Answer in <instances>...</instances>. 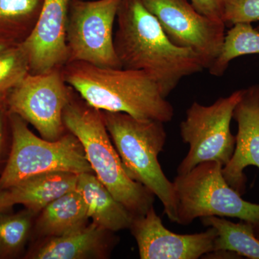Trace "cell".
I'll use <instances>...</instances> for the list:
<instances>
[{"mask_svg": "<svg viewBox=\"0 0 259 259\" xmlns=\"http://www.w3.org/2000/svg\"><path fill=\"white\" fill-rule=\"evenodd\" d=\"M3 115H2V112H1V110H0V149H1L2 141H3Z\"/></svg>", "mask_w": 259, "mask_h": 259, "instance_id": "4316f807", "label": "cell"}, {"mask_svg": "<svg viewBox=\"0 0 259 259\" xmlns=\"http://www.w3.org/2000/svg\"><path fill=\"white\" fill-rule=\"evenodd\" d=\"M2 213V212H1ZM0 213V255L15 254L23 248L28 238L32 214L29 210L15 214Z\"/></svg>", "mask_w": 259, "mask_h": 259, "instance_id": "7402d4cb", "label": "cell"}, {"mask_svg": "<svg viewBox=\"0 0 259 259\" xmlns=\"http://www.w3.org/2000/svg\"><path fill=\"white\" fill-rule=\"evenodd\" d=\"M116 20L114 45L122 69L146 73L166 98L181 80L204 69L195 52L168 39L141 0H121Z\"/></svg>", "mask_w": 259, "mask_h": 259, "instance_id": "6da1fadb", "label": "cell"}, {"mask_svg": "<svg viewBox=\"0 0 259 259\" xmlns=\"http://www.w3.org/2000/svg\"><path fill=\"white\" fill-rule=\"evenodd\" d=\"M86 205L79 191L61 196L47 206L37 220V230L42 236L57 237L88 224Z\"/></svg>", "mask_w": 259, "mask_h": 259, "instance_id": "e0dca14e", "label": "cell"}, {"mask_svg": "<svg viewBox=\"0 0 259 259\" xmlns=\"http://www.w3.org/2000/svg\"><path fill=\"white\" fill-rule=\"evenodd\" d=\"M141 259H197L213 250L217 232L177 234L163 226L161 218L151 207L143 215L134 217L130 227Z\"/></svg>", "mask_w": 259, "mask_h": 259, "instance_id": "8fae6325", "label": "cell"}, {"mask_svg": "<svg viewBox=\"0 0 259 259\" xmlns=\"http://www.w3.org/2000/svg\"><path fill=\"white\" fill-rule=\"evenodd\" d=\"M72 94L62 69L44 74L29 73L10 93L6 105L10 113L33 126L42 139L56 141L66 128L63 114Z\"/></svg>", "mask_w": 259, "mask_h": 259, "instance_id": "9c48e42d", "label": "cell"}, {"mask_svg": "<svg viewBox=\"0 0 259 259\" xmlns=\"http://www.w3.org/2000/svg\"><path fill=\"white\" fill-rule=\"evenodd\" d=\"M79 175L54 171L30 177L9 189L14 204H21L37 213L61 196L76 190Z\"/></svg>", "mask_w": 259, "mask_h": 259, "instance_id": "2e32d148", "label": "cell"}, {"mask_svg": "<svg viewBox=\"0 0 259 259\" xmlns=\"http://www.w3.org/2000/svg\"><path fill=\"white\" fill-rule=\"evenodd\" d=\"M44 0H0V37L25 40L35 26Z\"/></svg>", "mask_w": 259, "mask_h": 259, "instance_id": "d6986e66", "label": "cell"}, {"mask_svg": "<svg viewBox=\"0 0 259 259\" xmlns=\"http://www.w3.org/2000/svg\"><path fill=\"white\" fill-rule=\"evenodd\" d=\"M102 112L127 175L156 196L168 219L177 223L173 182L167 179L158 160L166 141L163 122L136 118L124 112Z\"/></svg>", "mask_w": 259, "mask_h": 259, "instance_id": "277c9868", "label": "cell"}, {"mask_svg": "<svg viewBox=\"0 0 259 259\" xmlns=\"http://www.w3.org/2000/svg\"><path fill=\"white\" fill-rule=\"evenodd\" d=\"M253 229H254L255 237L259 240V223L256 225H253Z\"/></svg>", "mask_w": 259, "mask_h": 259, "instance_id": "83f0119b", "label": "cell"}, {"mask_svg": "<svg viewBox=\"0 0 259 259\" xmlns=\"http://www.w3.org/2000/svg\"><path fill=\"white\" fill-rule=\"evenodd\" d=\"M175 45L190 49L209 69L221 54L226 27L199 13L188 0H141Z\"/></svg>", "mask_w": 259, "mask_h": 259, "instance_id": "30bf717a", "label": "cell"}, {"mask_svg": "<svg viewBox=\"0 0 259 259\" xmlns=\"http://www.w3.org/2000/svg\"><path fill=\"white\" fill-rule=\"evenodd\" d=\"M76 190L82 197L89 219L97 226L112 233L130 228L134 215L114 198L93 172L79 175Z\"/></svg>", "mask_w": 259, "mask_h": 259, "instance_id": "9a60e30c", "label": "cell"}, {"mask_svg": "<svg viewBox=\"0 0 259 259\" xmlns=\"http://www.w3.org/2000/svg\"><path fill=\"white\" fill-rule=\"evenodd\" d=\"M223 20L231 27L259 21V0H224Z\"/></svg>", "mask_w": 259, "mask_h": 259, "instance_id": "603a6c76", "label": "cell"}, {"mask_svg": "<svg viewBox=\"0 0 259 259\" xmlns=\"http://www.w3.org/2000/svg\"><path fill=\"white\" fill-rule=\"evenodd\" d=\"M65 127L79 140L98 180L134 217L153 207L155 195L126 173L102 111L76 100L74 92L63 114Z\"/></svg>", "mask_w": 259, "mask_h": 259, "instance_id": "3957f363", "label": "cell"}, {"mask_svg": "<svg viewBox=\"0 0 259 259\" xmlns=\"http://www.w3.org/2000/svg\"><path fill=\"white\" fill-rule=\"evenodd\" d=\"M66 83L100 111L124 112L139 119L170 122L175 109L146 73L71 61L62 68Z\"/></svg>", "mask_w": 259, "mask_h": 259, "instance_id": "7a4b0ae2", "label": "cell"}, {"mask_svg": "<svg viewBox=\"0 0 259 259\" xmlns=\"http://www.w3.org/2000/svg\"><path fill=\"white\" fill-rule=\"evenodd\" d=\"M223 167L218 162H202L175 178L177 223L187 226L197 218L210 216L259 223V204L244 200L228 185Z\"/></svg>", "mask_w": 259, "mask_h": 259, "instance_id": "8992f818", "label": "cell"}, {"mask_svg": "<svg viewBox=\"0 0 259 259\" xmlns=\"http://www.w3.org/2000/svg\"><path fill=\"white\" fill-rule=\"evenodd\" d=\"M92 223L63 236L52 237L31 255L36 259H83L104 256L110 246L109 233Z\"/></svg>", "mask_w": 259, "mask_h": 259, "instance_id": "5bb4252c", "label": "cell"}, {"mask_svg": "<svg viewBox=\"0 0 259 259\" xmlns=\"http://www.w3.org/2000/svg\"><path fill=\"white\" fill-rule=\"evenodd\" d=\"M238 123L236 146L228 164L223 167L225 180L240 194L244 193V169L248 166L259 168V86L243 90L233 112Z\"/></svg>", "mask_w": 259, "mask_h": 259, "instance_id": "4fadbf2b", "label": "cell"}, {"mask_svg": "<svg viewBox=\"0 0 259 259\" xmlns=\"http://www.w3.org/2000/svg\"><path fill=\"white\" fill-rule=\"evenodd\" d=\"M120 3L121 0L72 2L66 30L69 62L122 68L114 45V25Z\"/></svg>", "mask_w": 259, "mask_h": 259, "instance_id": "ba28073f", "label": "cell"}, {"mask_svg": "<svg viewBox=\"0 0 259 259\" xmlns=\"http://www.w3.org/2000/svg\"><path fill=\"white\" fill-rule=\"evenodd\" d=\"M69 0H44L35 26L20 42L28 57L30 73L44 74L69 62L66 30Z\"/></svg>", "mask_w": 259, "mask_h": 259, "instance_id": "7c38bea8", "label": "cell"}, {"mask_svg": "<svg viewBox=\"0 0 259 259\" xmlns=\"http://www.w3.org/2000/svg\"><path fill=\"white\" fill-rule=\"evenodd\" d=\"M243 93V90H238L208 106L194 102L189 107L185 120L181 122L180 134L183 142L190 145V150L177 168L178 175L190 171L202 162L228 164L236 146L231 120Z\"/></svg>", "mask_w": 259, "mask_h": 259, "instance_id": "52a82bcc", "label": "cell"}, {"mask_svg": "<svg viewBox=\"0 0 259 259\" xmlns=\"http://www.w3.org/2000/svg\"><path fill=\"white\" fill-rule=\"evenodd\" d=\"M30 73L28 57L20 42H15L0 51V102Z\"/></svg>", "mask_w": 259, "mask_h": 259, "instance_id": "44dd1931", "label": "cell"}, {"mask_svg": "<svg viewBox=\"0 0 259 259\" xmlns=\"http://www.w3.org/2000/svg\"><path fill=\"white\" fill-rule=\"evenodd\" d=\"M250 54H259V31L251 23H237L226 32L221 54L209 68V73L221 76L231 61Z\"/></svg>", "mask_w": 259, "mask_h": 259, "instance_id": "ffe728a7", "label": "cell"}, {"mask_svg": "<svg viewBox=\"0 0 259 259\" xmlns=\"http://www.w3.org/2000/svg\"><path fill=\"white\" fill-rule=\"evenodd\" d=\"M13 205H14V203L12 200L11 196H10L8 190H1L0 192V213Z\"/></svg>", "mask_w": 259, "mask_h": 259, "instance_id": "d4e9b609", "label": "cell"}, {"mask_svg": "<svg viewBox=\"0 0 259 259\" xmlns=\"http://www.w3.org/2000/svg\"><path fill=\"white\" fill-rule=\"evenodd\" d=\"M256 29H257V30H258V31H259V25H258V27H257Z\"/></svg>", "mask_w": 259, "mask_h": 259, "instance_id": "f1b7e54d", "label": "cell"}, {"mask_svg": "<svg viewBox=\"0 0 259 259\" xmlns=\"http://www.w3.org/2000/svg\"><path fill=\"white\" fill-rule=\"evenodd\" d=\"M190 2L201 14L223 22L224 0H190Z\"/></svg>", "mask_w": 259, "mask_h": 259, "instance_id": "cb8c5ba5", "label": "cell"}, {"mask_svg": "<svg viewBox=\"0 0 259 259\" xmlns=\"http://www.w3.org/2000/svg\"><path fill=\"white\" fill-rule=\"evenodd\" d=\"M200 220L204 226L214 228L217 232L212 251L226 250L246 258L259 259V240L252 223L243 221L235 223L216 216Z\"/></svg>", "mask_w": 259, "mask_h": 259, "instance_id": "ac0fdd59", "label": "cell"}, {"mask_svg": "<svg viewBox=\"0 0 259 259\" xmlns=\"http://www.w3.org/2000/svg\"><path fill=\"white\" fill-rule=\"evenodd\" d=\"M14 44H15V42L10 41V40H6V39L1 38V37H0V51H3V49H6V48Z\"/></svg>", "mask_w": 259, "mask_h": 259, "instance_id": "484cf974", "label": "cell"}, {"mask_svg": "<svg viewBox=\"0 0 259 259\" xmlns=\"http://www.w3.org/2000/svg\"><path fill=\"white\" fill-rule=\"evenodd\" d=\"M10 120L13 144L9 159L0 177V191L9 190L40 174L93 172L81 143L71 133L56 141H48L35 136L18 115L10 113Z\"/></svg>", "mask_w": 259, "mask_h": 259, "instance_id": "5b68a950", "label": "cell"}]
</instances>
